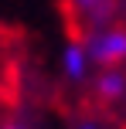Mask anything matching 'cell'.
Instances as JSON below:
<instances>
[{"instance_id": "obj_1", "label": "cell", "mask_w": 126, "mask_h": 129, "mask_svg": "<svg viewBox=\"0 0 126 129\" xmlns=\"http://www.w3.org/2000/svg\"><path fill=\"white\" fill-rule=\"evenodd\" d=\"M89 58L102 68H116L119 61H126V27H106L95 38H89L85 44Z\"/></svg>"}, {"instance_id": "obj_2", "label": "cell", "mask_w": 126, "mask_h": 129, "mask_svg": "<svg viewBox=\"0 0 126 129\" xmlns=\"http://www.w3.org/2000/svg\"><path fill=\"white\" fill-rule=\"evenodd\" d=\"M95 92H99V99H106V102L119 99L123 92H126V75H123V71L106 68V71L99 75V82H95Z\"/></svg>"}, {"instance_id": "obj_3", "label": "cell", "mask_w": 126, "mask_h": 129, "mask_svg": "<svg viewBox=\"0 0 126 129\" xmlns=\"http://www.w3.org/2000/svg\"><path fill=\"white\" fill-rule=\"evenodd\" d=\"M85 61H89V51L82 41H72L65 48V75L68 78H82L85 75Z\"/></svg>"}, {"instance_id": "obj_4", "label": "cell", "mask_w": 126, "mask_h": 129, "mask_svg": "<svg viewBox=\"0 0 126 129\" xmlns=\"http://www.w3.org/2000/svg\"><path fill=\"white\" fill-rule=\"evenodd\" d=\"M102 4L109 7V0H75V7H82V10H99Z\"/></svg>"}, {"instance_id": "obj_5", "label": "cell", "mask_w": 126, "mask_h": 129, "mask_svg": "<svg viewBox=\"0 0 126 129\" xmlns=\"http://www.w3.org/2000/svg\"><path fill=\"white\" fill-rule=\"evenodd\" d=\"M0 129H31V126H24V122H14V119H10V122H4Z\"/></svg>"}, {"instance_id": "obj_6", "label": "cell", "mask_w": 126, "mask_h": 129, "mask_svg": "<svg viewBox=\"0 0 126 129\" xmlns=\"http://www.w3.org/2000/svg\"><path fill=\"white\" fill-rule=\"evenodd\" d=\"M82 129H95V126H82Z\"/></svg>"}]
</instances>
